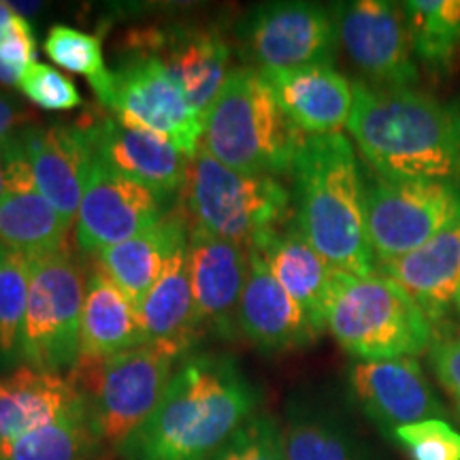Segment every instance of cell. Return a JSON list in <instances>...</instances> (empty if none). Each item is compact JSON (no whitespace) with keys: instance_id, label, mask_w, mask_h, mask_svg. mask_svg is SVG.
Here are the masks:
<instances>
[{"instance_id":"cell-42","label":"cell","mask_w":460,"mask_h":460,"mask_svg":"<svg viewBox=\"0 0 460 460\" xmlns=\"http://www.w3.org/2000/svg\"><path fill=\"white\" fill-rule=\"evenodd\" d=\"M454 305H456V309L460 312V288H458V295H456V301H454Z\"/></svg>"},{"instance_id":"cell-34","label":"cell","mask_w":460,"mask_h":460,"mask_svg":"<svg viewBox=\"0 0 460 460\" xmlns=\"http://www.w3.org/2000/svg\"><path fill=\"white\" fill-rule=\"evenodd\" d=\"M393 439L411 460H460V433L447 420L405 424L394 430Z\"/></svg>"},{"instance_id":"cell-31","label":"cell","mask_w":460,"mask_h":460,"mask_svg":"<svg viewBox=\"0 0 460 460\" xmlns=\"http://www.w3.org/2000/svg\"><path fill=\"white\" fill-rule=\"evenodd\" d=\"M32 261L20 252L7 250L0 264V369L15 367L24 331Z\"/></svg>"},{"instance_id":"cell-12","label":"cell","mask_w":460,"mask_h":460,"mask_svg":"<svg viewBox=\"0 0 460 460\" xmlns=\"http://www.w3.org/2000/svg\"><path fill=\"white\" fill-rule=\"evenodd\" d=\"M339 45L367 84L382 90H410L420 79L411 32L402 4L352 0L331 9Z\"/></svg>"},{"instance_id":"cell-33","label":"cell","mask_w":460,"mask_h":460,"mask_svg":"<svg viewBox=\"0 0 460 460\" xmlns=\"http://www.w3.org/2000/svg\"><path fill=\"white\" fill-rule=\"evenodd\" d=\"M37 60V41L24 15L0 0V85H20L22 75Z\"/></svg>"},{"instance_id":"cell-25","label":"cell","mask_w":460,"mask_h":460,"mask_svg":"<svg viewBox=\"0 0 460 460\" xmlns=\"http://www.w3.org/2000/svg\"><path fill=\"white\" fill-rule=\"evenodd\" d=\"M143 343L147 341L137 305L99 267L92 269L85 281L77 365L111 358Z\"/></svg>"},{"instance_id":"cell-3","label":"cell","mask_w":460,"mask_h":460,"mask_svg":"<svg viewBox=\"0 0 460 460\" xmlns=\"http://www.w3.org/2000/svg\"><path fill=\"white\" fill-rule=\"evenodd\" d=\"M292 203L298 230L332 267L358 278L376 273L362 166L348 137H305L292 169Z\"/></svg>"},{"instance_id":"cell-17","label":"cell","mask_w":460,"mask_h":460,"mask_svg":"<svg viewBox=\"0 0 460 460\" xmlns=\"http://www.w3.org/2000/svg\"><path fill=\"white\" fill-rule=\"evenodd\" d=\"M190 281L200 332L237 335V312L250 273V250L199 228L188 237Z\"/></svg>"},{"instance_id":"cell-11","label":"cell","mask_w":460,"mask_h":460,"mask_svg":"<svg viewBox=\"0 0 460 460\" xmlns=\"http://www.w3.org/2000/svg\"><path fill=\"white\" fill-rule=\"evenodd\" d=\"M241 56L258 71L332 65L339 37L332 11L315 3H264L237 26Z\"/></svg>"},{"instance_id":"cell-20","label":"cell","mask_w":460,"mask_h":460,"mask_svg":"<svg viewBox=\"0 0 460 460\" xmlns=\"http://www.w3.org/2000/svg\"><path fill=\"white\" fill-rule=\"evenodd\" d=\"M20 137L41 197L68 224H75L92 163L84 132L79 126L28 124Z\"/></svg>"},{"instance_id":"cell-15","label":"cell","mask_w":460,"mask_h":460,"mask_svg":"<svg viewBox=\"0 0 460 460\" xmlns=\"http://www.w3.org/2000/svg\"><path fill=\"white\" fill-rule=\"evenodd\" d=\"M77 126L92 156L118 175L147 188L164 205L186 186L192 158L160 137L130 128L109 115H90Z\"/></svg>"},{"instance_id":"cell-40","label":"cell","mask_w":460,"mask_h":460,"mask_svg":"<svg viewBox=\"0 0 460 460\" xmlns=\"http://www.w3.org/2000/svg\"><path fill=\"white\" fill-rule=\"evenodd\" d=\"M7 186H4V169H3V158H0V200H3Z\"/></svg>"},{"instance_id":"cell-32","label":"cell","mask_w":460,"mask_h":460,"mask_svg":"<svg viewBox=\"0 0 460 460\" xmlns=\"http://www.w3.org/2000/svg\"><path fill=\"white\" fill-rule=\"evenodd\" d=\"M43 49L49 56V60H54V65L66 68L68 73L84 75L96 94L105 88L111 71H107L105 66L99 37L77 31V28L56 24L49 28Z\"/></svg>"},{"instance_id":"cell-39","label":"cell","mask_w":460,"mask_h":460,"mask_svg":"<svg viewBox=\"0 0 460 460\" xmlns=\"http://www.w3.org/2000/svg\"><path fill=\"white\" fill-rule=\"evenodd\" d=\"M9 4L17 11V13L24 15V17L39 13V11H41V3H9Z\"/></svg>"},{"instance_id":"cell-14","label":"cell","mask_w":460,"mask_h":460,"mask_svg":"<svg viewBox=\"0 0 460 460\" xmlns=\"http://www.w3.org/2000/svg\"><path fill=\"white\" fill-rule=\"evenodd\" d=\"M348 388L360 411L388 437L405 424L450 418V410L413 356L354 362L348 371Z\"/></svg>"},{"instance_id":"cell-26","label":"cell","mask_w":460,"mask_h":460,"mask_svg":"<svg viewBox=\"0 0 460 460\" xmlns=\"http://www.w3.org/2000/svg\"><path fill=\"white\" fill-rule=\"evenodd\" d=\"M139 322L147 343H166L188 352L200 335L194 314L188 245L181 247L139 305Z\"/></svg>"},{"instance_id":"cell-21","label":"cell","mask_w":460,"mask_h":460,"mask_svg":"<svg viewBox=\"0 0 460 460\" xmlns=\"http://www.w3.org/2000/svg\"><path fill=\"white\" fill-rule=\"evenodd\" d=\"M382 275L410 295L427 318L439 326L460 288V214L418 250L376 262Z\"/></svg>"},{"instance_id":"cell-8","label":"cell","mask_w":460,"mask_h":460,"mask_svg":"<svg viewBox=\"0 0 460 460\" xmlns=\"http://www.w3.org/2000/svg\"><path fill=\"white\" fill-rule=\"evenodd\" d=\"M84 267L71 252L32 261L20 358L24 367L58 373L79 360V324L85 296Z\"/></svg>"},{"instance_id":"cell-24","label":"cell","mask_w":460,"mask_h":460,"mask_svg":"<svg viewBox=\"0 0 460 460\" xmlns=\"http://www.w3.org/2000/svg\"><path fill=\"white\" fill-rule=\"evenodd\" d=\"M84 399L60 373L20 367L0 379V456L32 430L54 422Z\"/></svg>"},{"instance_id":"cell-16","label":"cell","mask_w":460,"mask_h":460,"mask_svg":"<svg viewBox=\"0 0 460 460\" xmlns=\"http://www.w3.org/2000/svg\"><path fill=\"white\" fill-rule=\"evenodd\" d=\"M130 49L156 56L186 92L190 105L205 122L228 77L230 45L216 28L175 26L171 31L135 32Z\"/></svg>"},{"instance_id":"cell-19","label":"cell","mask_w":460,"mask_h":460,"mask_svg":"<svg viewBox=\"0 0 460 460\" xmlns=\"http://www.w3.org/2000/svg\"><path fill=\"white\" fill-rule=\"evenodd\" d=\"M279 107L305 137L341 135L354 109V84L332 65L261 71Z\"/></svg>"},{"instance_id":"cell-4","label":"cell","mask_w":460,"mask_h":460,"mask_svg":"<svg viewBox=\"0 0 460 460\" xmlns=\"http://www.w3.org/2000/svg\"><path fill=\"white\" fill-rule=\"evenodd\" d=\"M305 135L279 107L258 68L228 73L205 118L200 147L228 169L250 175H292Z\"/></svg>"},{"instance_id":"cell-10","label":"cell","mask_w":460,"mask_h":460,"mask_svg":"<svg viewBox=\"0 0 460 460\" xmlns=\"http://www.w3.org/2000/svg\"><path fill=\"white\" fill-rule=\"evenodd\" d=\"M373 254L388 261L433 239L460 214V188L441 181H393L362 169Z\"/></svg>"},{"instance_id":"cell-35","label":"cell","mask_w":460,"mask_h":460,"mask_svg":"<svg viewBox=\"0 0 460 460\" xmlns=\"http://www.w3.org/2000/svg\"><path fill=\"white\" fill-rule=\"evenodd\" d=\"M211 460H286L279 424L271 416H252Z\"/></svg>"},{"instance_id":"cell-38","label":"cell","mask_w":460,"mask_h":460,"mask_svg":"<svg viewBox=\"0 0 460 460\" xmlns=\"http://www.w3.org/2000/svg\"><path fill=\"white\" fill-rule=\"evenodd\" d=\"M31 118L32 115L17 105V101L0 92V146L31 124Z\"/></svg>"},{"instance_id":"cell-28","label":"cell","mask_w":460,"mask_h":460,"mask_svg":"<svg viewBox=\"0 0 460 460\" xmlns=\"http://www.w3.org/2000/svg\"><path fill=\"white\" fill-rule=\"evenodd\" d=\"M286 460H367L343 420L312 401H292L281 429Z\"/></svg>"},{"instance_id":"cell-30","label":"cell","mask_w":460,"mask_h":460,"mask_svg":"<svg viewBox=\"0 0 460 460\" xmlns=\"http://www.w3.org/2000/svg\"><path fill=\"white\" fill-rule=\"evenodd\" d=\"M99 444L88 405L82 399L54 422L17 439L0 460H94Z\"/></svg>"},{"instance_id":"cell-41","label":"cell","mask_w":460,"mask_h":460,"mask_svg":"<svg viewBox=\"0 0 460 460\" xmlns=\"http://www.w3.org/2000/svg\"><path fill=\"white\" fill-rule=\"evenodd\" d=\"M4 254H7V247H4L3 243H0V264H3V258Z\"/></svg>"},{"instance_id":"cell-22","label":"cell","mask_w":460,"mask_h":460,"mask_svg":"<svg viewBox=\"0 0 460 460\" xmlns=\"http://www.w3.org/2000/svg\"><path fill=\"white\" fill-rule=\"evenodd\" d=\"M279 286L301 305L315 329L326 331V314L343 271L332 267L298 230L295 217L252 245Z\"/></svg>"},{"instance_id":"cell-1","label":"cell","mask_w":460,"mask_h":460,"mask_svg":"<svg viewBox=\"0 0 460 460\" xmlns=\"http://www.w3.org/2000/svg\"><path fill=\"white\" fill-rule=\"evenodd\" d=\"M348 132L377 177L460 188V99L354 82Z\"/></svg>"},{"instance_id":"cell-6","label":"cell","mask_w":460,"mask_h":460,"mask_svg":"<svg viewBox=\"0 0 460 460\" xmlns=\"http://www.w3.org/2000/svg\"><path fill=\"white\" fill-rule=\"evenodd\" d=\"M181 197L190 228L245 250L295 217L292 192L279 177L233 171L203 147L190 160Z\"/></svg>"},{"instance_id":"cell-27","label":"cell","mask_w":460,"mask_h":460,"mask_svg":"<svg viewBox=\"0 0 460 460\" xmlns=\"http://www.w3.org/2000/svg\"><path fill=\"white\" fill-rule=\"evenodd\" d=\"M68 224L37 188L4 192L0 200V243L31 261L68 250Z\"/></svg>"},{"instance_id":"cell-13","label":"cell","mask_w":460,"mask_h":460,"mask_svg":"<svg viewBox=\"0 0 460 460\" xmlns=\"http://www.w3.org/2000/svg\"><path fill=\"white\" fill-rule=\"evenodd\" d=\"M164 203L139 183L126 180L92 156L75 241L88 256L124 243L163 220Z\"/></svg>"},{"instance_id":"cell-2","label":"cell","mask_w":460,"mask_h":460,"mask_svg":"<svg viewBox=\"0 0 460 460\" xmlns=\"http://www.w3.org/2000/svg\"><path fill=\"white\" fill-rule=\"evenodd\" d=\"M256 405V390L234 360L190 356L122 452L128 460H211L254 416Z\"/></svg>"},{"instance_id":"cell-9","label":"cell","mask_w":460,"mask_h":460,"mask_svg":"<svg viewBox=\"0 0 460 460\" xmlns=\"http://www.w3.org/2000/svg\"><path fill=\"white\" fill-rule=\"evenodd\" d=\"M96 96L124 126L160 137L188 158L199 152L205 122L156 56L132 51Z\"/></svg>"},{"instance_id":"cell-23","label":"cell","mask_w":460,"mask_h":460,"mask_svg":"<svg viewBox=\"0 0 460 460\" xmlns=\"http://www.w3.org/2000/svg\"><path fill=\"white\" fill-rule=\"evenodd\" d=\"M188 237L186 211L175 209L146 233L101 252L96 256V267L139 309L171 258L188 245Z\"/></svg>"},{"instance_id":"cell-7","label":"cell","mask_w":460,"mask_h":460,"mask_svg":"<svg viewBox=\"0 0 460 460\" xmlns=\"http://www.w3.org/2000/svg\"><path fill=\"white\" fill-rule=\"evenodd\" d=\"M186 354L175 345L143 343L111 358L75 365L71 382L82 390L101 444L122 450L156 411Z\"/></svg>"},{"instance_id":"cell-29","label":"cell","mask_w":460,"mask_h":460,"mask_svg":"<svg viewBox=\"0 0 460 460\" xmlns=\"http://www.w3.org/2000/svg\"><path fill=\"white\" fill-rule=\"evenodd\" d=\"M401 4L418 65L435 75L452 73L460 58V0H410Z\"/></svg>"},{"instance_id":"cell-37","label":"cell","mask_w":460,"mask_h":460,"mask_svg":"<svg viewBox=\"0 0 460 460\" xmlns=\"http://www.w3.org/2000/svg\"><path fill=\"white\" fill-rule=\"evenodd\" d=\"M427 354L435 379L460 413V331L435 332V341Z\"/></svg>"},{"instance_id":"cell-36","label":"cell","mask_w":460,"mask_h":460,"mask_svg":"<svg viewBox=\"0 0 460 460\" xmlns=\"http://www.w3.org/2000/svg\"><path fill=\"white\" fill-rule=\"evenodd\" d=\"M17 88L28 101L45 111H68L84 102L77 85L66 75L49 65H41V62H34L26 68Z\"/></svg>"},{"instance_id":"cell-5","label":"cell","mask_w":460,"mask_h":460,"mask_svg":"<svg viewBox=\"0 0 460 460\" xmlns=\"http://www.w3.org/2000/svg\"><path fill=\"white\" fill-rule=\"evenodd\" d=\"M326 331L356 362L393 360L429 352L437 326L402 288L382 275L341 273Z\"/></svg>"},{"instance_id":"cell-18","label":"cell","mask_w":460,"mask_h":460,"mask_svg":"<svg viewBox=\"0 0 460 460\" xmlns=\"http://www.w3.org/2000/svg\"><path fill=\"white\" fill-rule=\"evenodd\" d=\"M237 332L269 354L309 348L322 335L254 250H250V273L239 303Z\"/></svg>"}]
</instances>
